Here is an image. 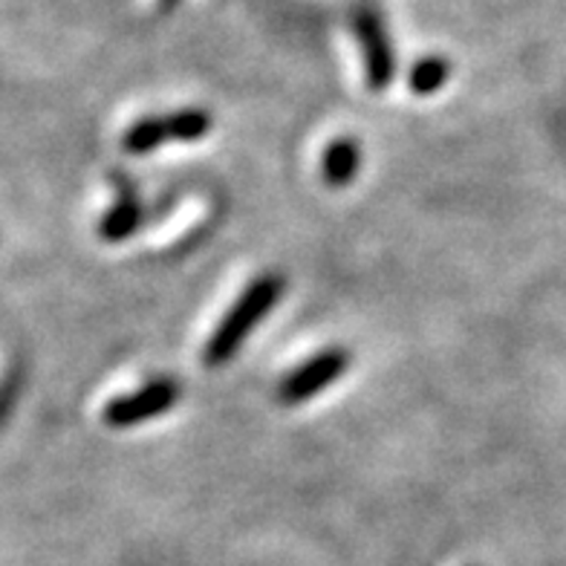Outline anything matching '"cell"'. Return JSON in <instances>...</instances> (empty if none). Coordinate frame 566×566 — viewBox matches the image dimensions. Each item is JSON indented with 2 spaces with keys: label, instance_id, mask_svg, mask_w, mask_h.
<instances>
[{
  "label": "cell",
  "instance_id": "5b68a950",
  "mask_svg": "<svg viewBox=\"0 0 566 566\" xmlns=\"http://www.w3.org/2000/svg\"><path fill=\"white\" fill-rule=\"evenodd\" d=\"M179 399V385L171 379H157L145 385V388L134 390V394L116 396L113 402H107L105 424L111 428H134L139 422H148L154 417H163L177 405Z\"/></svg>",
  "mask_w": 566,
  "mask_h": 566
},
{
  "label": "cell",
  "instance_id": "277c9868",
  "mask_svg": "<svg viewBox=\"0 0 566 566\" xmlns=\"http://www.w3.org/2000/svg\"><path fill=\"white\" fill-rule=\"evenodd\" d=\"M353 30H356L358 46H361V64H365L367 87L373 93L388 90L396 75V55L379 12L373 7H358L353 12Z\"/></svg>",
  "mask_w": 566,
  "mask_h": 566
},
{
  "label": "cell",
  "instance_id": "ba28073f",
  "mask_svg": "<svg viewBox=\"0 0 566 566\" xmlns=\"http://www.w3.org/2000/svg\"><path fill=\"white\" fill-rule=\"evenodd\" d=\"M448 75H451V64L440 55H428V59L417 61L408 75V87L417 96H433L437 90L446 87Z\"/></svg>",
  "mask_w": 566,
  "mask_h": 566
},
{
  "label": "cell",
  "instance_id": "7a4b0ae2",
  "mask_svg": "<svg viewBox=\"0 0 566 566\" xmlns=\"http://www.w3.org/2000/svg\"><path fill=\"white\" fill-rule=\"evenodd\" d=\"M209 134L211 113L200 107H186V111L165 113V116H145L130 125L122 136V148L134 157H142V154L163 148L165 142H197Z\"/></svg>",
  "mask_w": 566,
  "mask_h": 566
},
{
  "label": "cell",
  "instance_id": "8992f818",
  "mask_svg": "<svg viewBox=\"0 0 566 566\" xmlns=\"http://www.w3.org/2000/svg\"><path fill=\"white\" fill-rule=\"evenodd\" d=\"M142 226V206L136 200V195L130 188H125L119 197V202H113L111 209L105 211V217L98 220V238L107 240V243H122L130 234H136Z\"/></svg>",
  "mask_w": 566,
  "mask_h": 566
},
{
  "label": "cell",
  "instance_id": "6da1fadb",
  "mask_svg": "<svg viewBox=\"0 0 566 566\" xmlns=\"http://www.w3.org/2000/svg\"><path fill=\"white\" fill-rule=\"evenodd\" d=\"M283 295V277L277 275H263L252 281L243 290L234 306L223 315V321L217 324L211 338L202 347V365L206 367H223L229 365L231 358L238 356L243 342L249 338L258 324L272 313V306L281 301Z\"/></svg>",
  "mask_w": 566,
  "mask_h": 566
},
{
  "label": "cell",
  "instance_id": "52a82bcc",
  "mask_svg": "<svg viewBox=\"0 0 566 566\" xmlns=\"http://www.w3.org/2000/svg\"><path fill=\"white\" fill-rule=\"evenodd\" d=\"M361 165V150L356 139H336L329 142V148L321 157V177L333 188L350 186Z\"/></svg>",
  "mask_w": 566,
  "mask_h": 566
},
{
  "label": "cell",
  "instance_id": "3957f363",
  "mask_svg": "<svg viewBox=\"0 0 566 566\" xmlns=\"http://www.w3.org/2000/svg\"><path fill=\"white\" fill-rule=\"evenodd\" d=\"M353 356L342 347H329V350L315 353L310 361L298 365L292 373L283 376V381L277 385V399L283 405H301L306 399L318 396L321 390H327L329 385H336L344 373L350 370Z\"/></svg>",
  "mask_w": 566,
  "mask_h": 566
}]
</instances>
